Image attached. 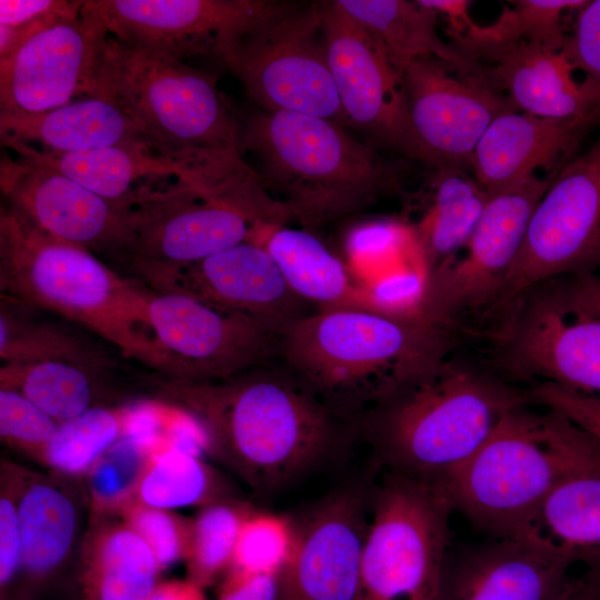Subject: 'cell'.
I'll use <instances>...</instances> for the list:
<instances>
[{
	"label": "cell",
	"instance_id": "obj_1",
	"mask_svg": "<svg viewBox=\"0 0 600 600\" xmlns=\"http://www.w3.org/2000/svg\"><path fill=\"white\" fill-rule=\"evenodd\" d=\"M171 379L168 390L204 428L211 449L260 492L289 483L359 432L277 360L219 381Z\"/></svg>",
	"mask_w": 600,
	"mask_h": 600
},
{
	"label": "cell",
	"instance_id": "obj_2",
	"mask_svg": "<svg viewBox=\"0 0 600 600\" xmlns=\"http://www.w3.org/2000/svg\"><path fill=\"white\" fill-rule=\"evenodd\" d=\"M532 404L530 389L444 358L402 380L358 428L386 472L448 491L502 418Z\"/></svg>",
	"mask_w": 600,
	"mask_h": 600
},
{
	"label": "cell",
	"instance_id": "obj_3",
	"mask_svg": "<svg viewBox=\"0 0 600 600\" xmlns=\"http://www.w3.org/2000/svg\"><path fill=\"white\" fill-rule=\"evenodd\" d=\"M451 343L452 331L419 311L332 308L293 323L276 360L331 410L358 422L402 380L444 359Z\"/></svg>",
	"mask_w": 600,
	"mask_h": 600
},
{
	"label": "cell",
	"instance_id": "obj_4",
	"mask_svg": "<svg viewBox=\"0 0 600 600\" xmlns=\"http://www.w3.org/2000/svg\"><path fill=\"white\" fill-rule=\"evenodd\" d=\"M0 286L12 299L81 323L127 358L176 376L149 320L156 291L114 272L91 251L42 232L9 207L0 217Z\"/></svg>",
	"mask_w": 600,
	"mask_h": 600
},
{
	"label": "cell",
	"instance_id": "obj_5",
	"mask_svg": "<svg viewBox=\"0 0 600 600\" xmlns=\"http://www.w3.org/2000/svg\"><path fill=\"white\" fill-rule=\"evenodd\" d=\"M239 114L244 152L257 157L264 188L306 230L314 232L403 192L400 163L381 158L333 121L261 108Z\"/></svg>",
	"mask_w": 600,
	"mask_h": 600
},
{
	"label": "cell",
	"instance_id": "obj_6",
	"mask_svg": "<svg viewBox=\"0 0 600 600\" xmlns=\"http://www.w3.org/2000/svg\"><path fill=\"white\" fill-rule=\"evenodd\" d=\"M217 81L184 61L107 34L91 97L118 106L154 150L197 164L220 153L244 154L239 111Z\"/></svg>",
	"mask_w": 600,
	"mask_h": 600
},
{
	"label": "cell",
	"instance_id": "obj_7",
	"mask_svg": "<svg viewBox=\"0 0 600 600\" xmlns=\"http://www.w3.org/2000/svg\"><path fill=\"white\" fill-rule=\"evenodd\" d=\"M529 407L502 418L448 489L454 510L492 539L519 538L553 489L600 452L567 418Z\"/></svg>",
	"mask_w": 600,
	"mask_h": 600
},
{
	"label": "cell",
	"instance_id": "obj_8",
	"mask_svg": "<svg viewBox=\"0 0 600 600\" xmlns=\"http://www.w3.org/2000/svg\"><path fill=\"white\" fill-rule=\"evenodd\" d=\"M371 506L357 600H437L454 511L449 492L386 472Z\"/></svg>",
	"mask_w": 600,
	"mask_h": 600
},
{
	"label": "cell",
	"instance_id": "obj_9",
	"mask_svg": "<svg viewBox=\"0 0 600 600\" xmlns=\"http://www.w3.org/2000/svg\"><path fill=\"white\" fill-rule=\"evenodd\" d=\"M217 60L261 109L310 114L348 128L328 63L320 2L282 1Z\"/></svg>",
	"mask_w": 600,
	"mask_h": 600
},
{
	"label": "cell",
	"instance_id": "obj_10",
	"mask_svg": "<svg viewBox=\"0 0 600 600\" xmlns=\"http://www.w3.org/2000/svg\"><path fill=\"white\" fill-rule=\"evenodd\" d=\"M600 268V134L569 161L540 199L493 306L557 278Z\"/></svg>",
	"mask_w": 600,
	"mask_h": 600
},
{
	"label": "cell",
	"instance_id": "obj_11",
	"mask_svg": "<svg viewBox=\"0 0 600 600\" xmlns=\"http://www.w3.org/2000/svg\"><path fill=\"white\" fill-rule=\"evenodd\" d=\"M559 281L512 304L500 336V366L513 378H542L600 401V319Z\"/></svg>",
	"mask_w": 600,
	"mask_h": 600
},
{
	"label": "cell",
	"instance_id": "obj_12",
	"mask_svg": "<svg viewBox=\"0 0 600 600\" xmlns=\"http://www.w3.org/2000/svg\"><path fill=\"white\" fill-rule=\"evenodd\" d=\"M259 228L243 211L203 197L183 180L152 184L130 206L121 262L147 282L249 241Z\"/></svg>",
	"mask_w": 600,
	"mask_h": 600
},
{
	"label": "cell",
	"instance_id": "obj_13",
	"mask_svg": "<svg viewBox=\"0 0 600 600\" xmlns=\"http://www.w3.org/2000/svg\"><path fill=\"white\" fill-rule=\"evenodd\" d=\"M561 169L490 194L463 250L424 278L418 308L422 316L452 331L461 313L493 306L521 249L532 213Z\"/></svg>",
	"mask_w": 600,
	"mask_h": 600
},
{
	"label": "cell",
	"instance_id": "obj_14",
	"mask_svg": "<svg viewBox=\"0 0 600 600\" xmlns=\"http://www.w3.org/2000/svg\"><path fill=\"white\" fill-rule=\"evenodd\" d=\"M320 11L328 63L347 126L372 147L423 162L402 74L372 36L336 1H321Z\"/></svg>",
	"mask_w": 600,
	"mask_h": 600
},
{
	"label": "cell",
	"instance_id": "obj_15",
	"mask_svg": "<svg viewBox=\"0 0 600 600\" xmlns=\"http://www.w3.org/2000/svg\"><path fill=\"white\" fill-rule=\"evenodd\" d=\"M402 78L423 163L438 171L470 169L474 149L492 121L516 110L479 62L464 68L419 58L407 66Z\"/></svg>",
	"mask_w": 600,
	"mask_h": 600
},
{
	"label": "cell",
	"instance_id": "obj_16",
	"mask_svg": "<svg viewBox=\"0 0 600 600\" xmlns=\"http://www.w3.org/2000/svg\"><path fill=\"white\" fill-rule=\"evenodd\" d=\"M148 314L174 363L171 378L219 381L277 358L280 337L242 313L190 293L156 292Z\"/></svg>",
	"mask_w": 600,
	"mask_h": 600
},
{
	"label": "cell",
	"instance_id": "obj_17",
	"mask_svg": "<svg viewBox=\"0 0 600 600\" xmlns=\"http://www.w3.org/2000/svg\"><path fill=\"white\" fill-rule=\"evenodd\" d=\"M282 1L86 0L107 34L184 61L218 59L224 47Z\"/></svg>",
	"mask_w": 600,
	"mask_h": 600
},
{
	"label": "cell",
	"instance_id": "obj_18",
	"mask_svg": "<svg viewBox=\"0 0 600 600\" xmlns=\"http://www.w3.org/2000/svg\"><path fill=\"white\" fill-rule=\"evenodd\" d=\"M0 186L8 207L37 229L121 262L129 241L130 206L20 157L1 158Z\"/></svg>",
	"mask_w": 600,
	"mask_h": 600
},
{
	"label": "cell",
	"instance_id": "obj_19",
	"mask_svg": "<svg viewBox=\"0 0 600 600\" xmlns=\"http://www.w3.org/2000/svg\"><path fill=\"white\" fill-rule=\"evenodd\" d=\"M146 283L156 292L181 291L242 313L278 337L319 311L289 287L269 252L251 241L161 273Z\"/></svg>",
	"mask_w": 600,
	"mask_h": 600
},
{
	"label": "cell",
	"instance_id": "obj_20",
	"mask_svg": "<svg viewBox=\"0 0 600 600\" xmlns=\"http://www.w3.org/2000/svg\"><path fill=\"white\" fill-rule=\"evenodd\" d=\"M366 506L364 490L343 488L296 521V546L278 577L277 600H357Z\"/></svg>",
	"mask_w": 600,
	"mask_h": 600
},
{
	"label": "cell",
	"instance_id": "obj_21",
	"mask_svg": "<svg viewBox=\"0 0 600 600\" xmlns=\"http://www.w3.org/2000/svg\"><path fill=\"white\" fill-rule=\"evenodd\" d=\"M107 32L83 7L76 20H62L29 39L0 61V111L38 113L91 97Z\"/></svg>",
	"mask_w": 600,
	"mask_h": 600
},
{
	"label": "cell",
	"instance_id": "obj_22",
	"mask_svg": "<svg viewBox=\"0 0 600 600\" xmlns=\"http://www.w3.org/2000/svg\"><path fill=\"white\" fill-rule=\"evenodd\" d=\"M572 563L524 539H493L448 552L437 600H554Z\"/></svg>",
	"mask_w": 600,
	"mask_h": 600
},
{
	"label": "cell",
	"instance_id": "obj_23",
	"mask_svg": "<svg viewBox=\"0 0 600 600\" xmlns=\"http://www.w3.org/2000/svg\"><path fill=\"white\" fill-rule=\"evenodd\" d=\"M473 60L516 110L600 123V92L576 66L566 46L553 50L520 42L483 51Z\"/></svg>",
	"mask_w": 600,
	"mask_h": 600
},
{
	"label": "cell",
	"instance_id": "obj_24",
	"mask_svg": "<svg viewBox=\"0 0 600 600\" xmlns=\"http://www.w3.org/2000/svg\"><path fill=\"white\" fill-rule=\"evenodd\" d=\"M600 126L588 119L542 118L517 110L497 117L477 144L470 169L488 194L536 176L559 170L588 132Z\"/></svg>",
	"mask_w": 600,
	"mask_h": 600
},
{
	"label": "cell",
	"instance_id": "obj_25",
	"mask_svg": "<svg viewBox=\"0 0 600 600\" xmlns=\"http://www.w3.org/2000/svg\"><path fill=\"white\" fill-rule=\"evenodd\" d=\"M17 157L59 171L99 196L131 206L143 187L170 179L194 184L197 164L181 162L146 144L116 146L82 152H56L1 137Z\"/></svg>",
	"mask_w": 600,
	"mask_h": 600
},
{
	"label": "cell",
	"instance_id": "obj_26",
	"mask_svg": "<svg viewBox=\"0 0 600 600\" xmlns=\"http://www.w3.org/2000/svg\"><path fill=\"white\" fill-rule=\"evenodd\" d=\"M0 133L56 152L134 144L152 148L118 106L100 97H87L38 113L0 111Z\"/></svg>",
	"mask_w": 600,
	"mask_h": 600
},
{
	"label": "cell",
	"instance_id": "obj_27",
	"mask_svg": "<svg viewBox=\"0 0 600 600\" xmlns=\"http://www.w3.org/2000/svg\"><path fill=\"white\" fill-rule=\"evenodd\" d=\"M518 539L600 573V452L553 489Z\"/></svg>",
	"mask_w": 600,
	"mask_h": 600
},
{
	"label": "cell",
	"instance_id": "obj_28",
	"mask_svg": "<svg viewBox=\"0 0 600 600\" xmlns=\"http://www.w3.org/2000/svg\"><path fill=\"white\" fill-rule=\"evenodd\" d=\"M249 241L262 246L289 287L319 310L370 308L368 291L356 287L343 261L313 232L286 226L266 227Z\"/></svg>",
	"mask_w": 600,
	"mask_h": 600
},
{
	"label": "cell",
	"instance_id": "obj_29",
	"mask_svg": "<svg viewBox=\"0 0 600 600\" xmlns=\"http://www.w3.org/2000/svg\"><path fill=\"white\" fill-rule=\"evenodd\" d=\"M336 2L372 36L401 74L410 62L424 57H433L464 68L477 63L442 40L437 29V13L418 1Z\"/></svg>",
	"mask_w": 600,
	"mask_h": 600
},
{
	"label": "cell",
	"instance_id": "obj_30",
	"mask_svg": "<svg viewBox=\"0 0 600 600\" xmlns=\"http://www.w3.org/2000/svg\"><path fill=\"white\" fill-rule=\"evenodd\" d=\"M489 197L467 169L438 171L432 201L416 231L426 278L463 250Z\"/></svg>",
	"mask_w": 600,
	"mask_h": 600
},
{
	"label": "cell",
	"instance_id": "obj_31",
	"mask_svg": "<svg viewBox=\"0 0 600 600\" xmlns=\"http://www.w3.org/2000/svg\"><path fill=\"white\" fill-rule=\"evenodd\" d=\"M160 566L147 543L128 526L104 532L82 577L83 600H146Z\"/></svg>",
	"mask_w": 600,
	"mask_h": 600
},
{
	"label": "cell",
	"instance_id": "obj_32",
	"mask_svg": "<svg viewBox=\"0 0 600 600\" xmlns=\"http://www.w3.org/2000/svg\"><path fill=\"white\" fill-rule=\"evenodd\" d=\"M586 1H511L512 6L503 7L492 23L473 22L452 46L471 60L483 51L520 42L559 50L564 48L568 37L563 28L566 16L577 12Z\"/></svg>",
	"mask_w": 600,
	"mask_h": 600
},
{
	"label": "cell",
	"instance_id": "obj_33",
	"mask_svg": "<svg viewBox=\"0 0 600 600\" xmlns=\"http://www.w3.org/2000/svg\"><path fill=\"white\" fill-rule=\"evenodd\" d=\"M21 566L33 576L54 569L67 556L76 531L71 500L48 483L30 486L20 498Z\"/></svg>",
	"mask_w": 600,
	"mask_h": 600
},
{
	"label": "cell",
	"instance_id": "obj_34",
	"mask_svg": "<svg viewBox=\"0 0 600 600\" xmlns=\"http://www.w3.org/2000/svg\"><path fill=\"white\" fill-rule=\"evenodd\" d=\"M88 369L61 360L6 363L0 371L1 388L20 392L57 422H62L92 408L93 384Z\"/></svg>",
	"mask_w": 600,
	"mask_h": 600
},
{
	"label": "cell",
	"instance_id": "obj_35",
	"mask_svg": "<svg viewBox=\"0 0 600 600\" xmlns=\"http://www.w3.org/2000/svg\"><path fill=\"white\" fill-rule=\"evenodd\" d=\"M126 410L92 407L67 421L41 449L46 461L67 473L86 471L120 438H124Z\"/></svg>",
	"mask_w": 600,
	"mask_h": 600
},
{
	"label": "cell",
	"instance_id": "obj_36",
	"mask_svg": "<svg viewBox=\"0 0 600 600\" xmlns=\"http://www.w3.org/2000/svg\"><path fill=\"white\" fill-rule=\"evenodd\" d=\"M148 461L138 486L143 504L167 510L214 502L216 479L200 458L167 450Z\"/></svg>",
	"mask_w": 600,
	"mask_h": 600
},
{
	"label": "cell",
	"instance_id": "obj_37",
	"mask_svg": "<svg viewBox=\"0 0 600 600\" xmlns=\"http://www.w3.org/2000/svg\"><path fill=\"white\" fill-rule=\"evenodd\" d=\"M252 510L241 503L214 501L191 524L188 560L190 580L202 588L230 569L242 522Z\"/></svg>",
	"mask_w": 600,
	"mask_h": 600
},
{
	"label": "cell",
	"instance_id": "obj_38",
	"mask_svg": "<svg viewBox=\"0 0 600 600\" xmlns=\"http://www.w3.org/2000/svg\"><path fill=\"white\" fill-rule=\"evenodd\" d=\"M0 357L4 363H32L47 360L74 362L89 368L100 363L71 336L50 326L23 320L1 308Z\"/></svg>",
	"mask_w": 600,
	"mask_h": 600
},
{
	"label": "cell",
	"instance_id": "obj_39",
	"mask_svg": "<svg viewBox=\"0 0 600 600\" xmlns=\"http://www.w3.org/2000/svg\"><path fill=\"white\" fill-rule=\"evenodd\" d=\"M296 539V521L252 510L241 524L230 570L279 576L291 558Z\"/></svg>",
	"mask_w": 600,
	"mask_h": 600
},
{
	"label": "cell",
	"instance_id": "obj_40",
	"mask_svg": "<svg viewBox=\"0 0 600 600\" xmlns=\"http://www.w3.org/2000/svg\"><path fill=\"white\" fill-rule=\"evenodd\" d=\"M126 518L127 526L147 543L161 569L187 557L191 526L166 510L146 504L130 507Z\"/></svg>",
	"mask_w": 600,
	"mask_h": 600
},
{
	"label": "cell",
	"instance_id": "obj_41",
	"mask_svg": "<svg viewBox=\"0 0 600 600\" xmlns=\"http://www.w3.org/2000/svg\"><path fill=\"white\" fill-rule=\"evenodd\" d=\"M59 422L43 412L20 392L0 390V433L12 443L43 448Z\"/></svg>",
	"mask_w": 600,
	"mask_h": 600
},
{
	"label": "cell",
	"instance_id": "obj_42",
	"mask_svg": "<svg viewBox=\"0 0 600 600\" xmlns=\"http://www.w3.org/2000/svg\"><path fill=\"white\" fill-rule=\"evenodd\" d=\"M566 49L600 92V0H587L577 11Z\"/></svg>",
	"mask_w": 600,
	"mask_h": 600
},
{
	"label": "cell",
	"instance_id": "obj_43",
	"mask_svg": "<svg viewBox=\"0 0 600 600\" xmlns=\"http://www.w3.org/2000/svg\"><path fill=\"white\" fill-rule=\"evenodd\" d=\"M537 406L552 410L588 432L600 443V401L551 382L530 388Z\"/></svg>",
	"mask_w": 600,
	"mask_h": 600
},
{
	"label": "cell",
	"instance_id": "obj_44",
	"mask_svg": "<svg viewBox=\"0 0 600 600\" xmlns=\"http://www.w3.org/2000/svg\"><path fill=\"white\" fill-rule=\"evenodd\" d=\"M84 1L74 0H1L0 24L18 27L54 14L66 20L81 16Z\"/></svg>",
	"mask_w": 600,
	"mask_h": 600
},
{
	"label": "cell",
	"instance_id": "obj_45",
	"mask_svg": "<svg viewBox=\"0 0 600 600\" xmlns=\"http://www.w3.org/2000/svg\"><path fill=\"white\" fill-rule=\"evenodd\" d=\"M21 566V530L18 507L7 498L0 499V582L4 586Z\"/></svg>",
	"mask_w": 600,
	"mask_h": 600
},
{
	"label": "cell",
	"instance_id": "obj_46",
	"mask_svg": "<svg viewBox=\"0 0 600 600\" xmlns=\"http://www.w3.org/2000/svg\"><path fill=\"white\" fill-rule=\"evenodd\" d=\"M278 577L229 570L217 600H277Z\"/></svg>",
	"mask_w": 600,
	"mask_h": 600
},
{
	"label": "cell",
	"instance_id": "obj_47",
	"mask_svg": "<svg viewBox=\"0 0 600 600\" xmlns=\"http://www.w3.org/2000/svg\"><path fill=\"white\" fill-rule=\"evenodd\" d=\"M559 279L579 302L600 319V268Z\"/></svg>",
	"mask_w": 600,
	"mask_h": 600
},
{
	"label": "cell",
	"instance_id": "obj_48",
	"mask_svg": "<svg viewBox=\"0 0 600 600\" xmlns=\"http://www.w3.org/2000/svg\"><path fill=\"white\" fill-rule=\"evenodd\" d=\"M146 600H206V598L202 587L188 579L159 583Z\"/></svg>",
	"mask_w": 600,
	"mask_h": 600
},
{
	"label": "cell",
	"instance_id": "obj_49",
	"mask_svg": "<svg viewBox=\"0 0 600 600\" xmlns=\"http://www.w3.org/2000/svg\"><path fill=\"white\" fill-rule=\"evenodd\" d=\"M554 600H600V573L588 571L581 578H570Z\"/></svg>",
	"mask_w": 600,
	"mask_h": 600
}]
</instances>
